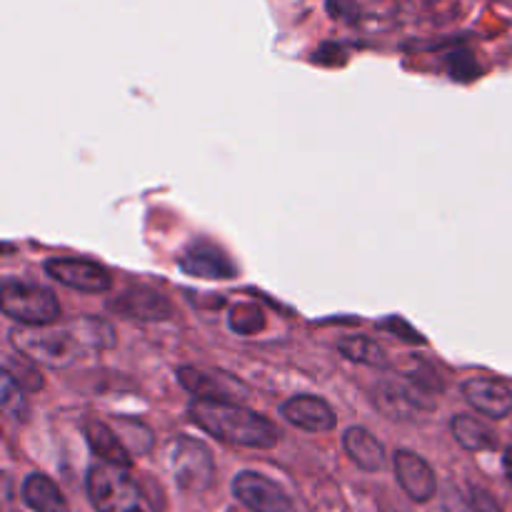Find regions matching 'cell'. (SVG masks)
Listing matches in <instances>:
<instances>
[{
    "mask_svg": "<svg viewBox=\"0 0 512 512\" xmlns=\"http://www.w3.org/2000/svg\"><path fill=\"white\" fill-rule=\"evenodd\" d=\"M10 343L18 353L48 368H68L85 353L110 348L115 343V330L98 318L70 320L63 328L50 325H20L10 333Z\"/></svg>",
    "mask_w": 512,
    "mask_h": 512,
    "instance_id": "1",
    "label": "cell"
},
{
    "mask_svg": "<svg viewBox=\"0 0 512 512\" xmlns=\"http://www.w3.org/2000/svg\"><path fill=\"white\" fill-rule=\"evenodd\" d=\"M190 420L210 438L220 443L235 445V448L268 450L278 445V428L273 420L235 400H203L195 398L188 408Z\"/></svg>",
    "mask_w": 512,
    "mask_h": 512,
    "instance_id": "2",
    "label": "cell"
},
{
    "mask_svg": "<svg viewBox=\"0 0 512 512\" xmlns=\"http://www.w3.org/2000/svg\"><path fill=\"white\" fill-rule=\"evenodd\" d=\"M0 308L20 325H53L60 318V303L50 290L20 280H3Z\"/></svg>",
    "mask_w": 512,
    "mask_h": 512,
    "instance_id": "3",
    "label": "cell"
},
{
    "mask_svg": "<svg viewBox=\"0 0 512 512\" xmlns=\"http://www.w3.org/2000/svg\"><path fill=\"white\" fill-rule=\"evenodd\" d=\"M85 490L95 512H128L138 500V488L128 468L113 463L93 465L85 478Z\"/></svg>",
    "mask_w": 512,
    "mask_h": 512,
    "instance_id": "4",
    "label": "cell"
},
{
    "mask_svg": "<svg viewBox=\"0 0 512 512\" xmlns=\"http://www.w3.org/2000/svg\"><path fill=\"white\" fill-rule=\"evenodd\" d=\"M170 468H173L175 485L185 493H205L213 485L215 463L210 450L200 440L178 438L173 443V455H170Z\"/></svg>",
    "mask_w": 512,
    "mask_h": 512,
    "instance_id": "5",
    "label": "cell"
},
{
    "mask_svg": "<svg viewBox=\"0 0 512 512\" xmlns=\"http://www.w3.org/2000/svg\"><path fill=\"white\" fill-rule=\"evenodd\" d=\"M375 405L388 415L390 420H410L423 410H433V393L420 388L413 380H380L375 385Z\"/></svg>",
    "mask_w": 512,
    "mask_h": 512,
    "instance_id": "6",
    "label": "cell"
},
{
    "mask_svg": "<svg viewBox=\"0 0 512 512\" xmlns=\"http://www.w3.org/2000/svg\"><path fill=\"white\" fill-rule=\"evenodd\" d=\"M45 273L65 288L80 290V293L103 295L113 288V278H110L108 270L98 263H90V260L50 258L45 260Z\"/></svg>",
    "mask_w": 512,
    "mask_h": 512,
    "instance_id": "7",
    "label": "cell"
},
{
    "mask_svg": "<svg viewBox=\"0 0 512 512\" xmlns=\"http://www.w3.org/2000/svg\"><path fill=\"white\" fill-rule=\"evenodd\" d=\"M233 495L250 512H298L290 495L278 483L250 470L235 475Z\"/></svg>",
    "mask_w": 512,
    "mask_h": 512,
    "instance_id": "8",
    "label": "cell"
},
{
    "mask_svg": "<svg viewBox=\"0 0 512 512\" xmlns=\"http://www.w3.org/2000/svg\"><path fill=\"white\" fill-rule=\"evenodd\" d=\"M180 268L190 278L203 280H230L235 278V263L218 248V245L208 243V240H198V243L188 245L185 253L180 255Z\"/></svg>",
    "mask_w": 512,
    "mask_h": 512,
    "instance_id": "9",
    "label": "cell"
},
{
    "mask_svg": "<svg viewBox=\"0 0 512 512\" xmlns=\"http://www.w3.org/2000/svg\"><path fill=\"white\" fill-rule=\"evenodd\" d=\"M395 478H398L405 495L415 503H428L438 493V478H435L433 468L428 465V460H423L413 450L395 453Z\"/></svg>",
    "mask_w": 512,
    "mask_h": 512,
    "instance_id": "10",
    "label": "cell"
},
{
    "mask_svg": "<svg viewBox=\"0 0 512 512\" xmlns=\"http://www.w3.org/2000/svg\"><path fill=\"white\" fill-rule=\"evenodd\" d=\"M280 415L305 433H330L338 425L335 410L315 395H295L280 405Z\"/></svg>",
    "mask_w": 512,
    "mask_h": 512,
    "instance_id": "11",
    "label": "cell"
},
{
    "mask_svg": "<svg viewBox=\"0 0 512 512\" xmlns=\"http://www.w3.org/2000/svg\"><path fill=\"white\" fill-rule=\"evenodd\" d=\"M178 380L188 393H193L195 398L203 400H235L245 398L248 388L243 383H238L235 378L225 373H208V370L198 368H180Z\"/></svg>",
    "mask_w": 512,
    "mask_h": 512,
    "instance_id": "12",
    "label": "cell"
},
{
    "mask_svg": "<svg viewBox=\"0 0 512 512\" xmlns=\"http://www.w3.org/2000/svg\"><path fill=\"white\" fill-rule=\"evenodd\" d=\"M110 310L120 313L123 318L130 320H148V323H155V320H165L173 315V305L165 298L163 293L153 288H128L120 298L110 300Z\"/></svg>",
    "mask_w": 512,
    "mask_h": 512,
    "instance_id": "13",
    "label": "cell"
},
{
    "mask_svg": "<svg viewBox=\"0 0 512 512\" xmlns=\"http://www.w3.org/2000/svg\"><path fill=\"white\" fill-rule=\"evenodd\" d=\"M463 395L480 415L503 420L512 413V390L495 378H470L463 383Z\"/></svg>",
    "mask_w": 512,
    "mask_h": 512,
    "instance_id": "14",
    "label": "cell"
},
{
    "mask_svg": "<svg viewBox=\"0 0 512 512\" xmlns=\"http://www.w3.org/2000/svg\"><path fill=\"white\" fill-rule=\"evenodd\" d=\"M343 445L350 460L365 473H378L385 468V448L370 430L358 428V425L348 428L343 435Z\"/></svg>",
    "mask_w": 512,
    "mask_h": 512,
    "instance_id": "15",
    "label": "cell"
},
{
    "mask_svg": "<svg viewBox=\"0 0 512 512\" xmlns=\"http://www.w3.org/2000/svg\"><path fill=\"white\" fill-rule=\"evenodd\" d=\"M85 440H88L90 450H93L103 463L123 465V468H130V463H133V458H130L133 453L125 448L120 435L115 433L110 425L100 423V420H88V423H85Z\"/></svg>",
    "mask_w": 512,
    "mask_h": 512,
    "instance_id": "16",
    "label": "cell"
},
{
    "mask_svg": "<svg viewBox=\"0 0 512 512\" xmlns=\"http://www.w3.org/2000/svg\"><path fill=\"white\" fill-rule=\"evenodd\" d=\"M23 500L33 512H68L63 493L48 475H28L23 483Z\"/></svg>",
    "mask_w": 512,
    "mask_h": 512,
    "instance_id": "17",
    "label": "cell"
},
{
    "mask_svg": "<svg viewBox=\"0 0 512 512\" xmlns=\"http://www.w3.org/2000/svg\"><path fill=\"white\" fill-rule=\"evenodd\" d=\"M338 350L350 363L370 365V368H385L388 365V353H385L383 345L375 343L373 338H365V335H348V338L340 340Z\"/></svg>",
    "mask_w": 512,
    "mask_h": 512,
    "instance_id": "18",
    "label": "cell"
},
{
    "mask_svg": "<svg viewBox=\"0 0 512 512\" xmlns=\"http://www.w3.org/2000/svg\"><path fill=\"white\" fill-rule=\"evenodd\" d=\"M450 430H453L455 440H458L465 450L480 453V450L495 448L493 430H490L488 425L480 423L478 418H470V415H455L453 423H450Z\"/></svg>",
    "mask_w": 512,
    "mask_h": 512,
    "instance_id": "19",
    "label": "cell"
},
{
    "mask_svg": "<svg viewBox=\"0 0 512 512\" xmlns=\"http://www.w3.org/2000/svg\"><path fill=\"white\" fill-rule=\"evenodd\" d=\"M3 373L10 375V378H13L15 383L25 390V393H38V390H43V385H45L38 363H35V360H30L28 355L18 353V350L3 358Z\"/></svg>",
    "mask_w": 512,
    "mask_h": 512,
    "instance_id": "20",
    "label": "cell"
},
{
    "mask_svg": "<svg viewBox=\"0 0 512 512\" xmlns=\"http://www.w3.org/2000/svg\"><path fill=\"white\" fill-rule=\"evenodd\" d=\"M115 433L120 435L125 448H128L133 455H145L150 453V448H153V433H150L148 425H143L140 420L118 418L115 420Z\"/></svg>",
    "mask_w": 512,
    "mask_h": 512,
    "instance_id": "21",
    "label": "cell"
},
{
    "mask_svg": "<svg viewBox=\"0 0 512 512\" xmlns=\"http://www.w3.org/2000/svg\"><path fill=\"white\" fill-rule=\"evenodd\" d=\"M228 325L233 333L238 335H255L265 328V313L260 305L255 303H240L233 305L228 315Z\"/></svg>",
    "mask_w": 512,
    "mask_h": 512,
    "instance_id": "22",
    "label": "cell"
},
{
    "mask_svg": "<svg viewBox=\"0 0 512 512\" xmlns=\"http://www.w3.org/2000/svg\"><path fill=\"white\" fill-rule=\"evenodd\" d=\"M0 393H3L5 415H10V418H18V420L28 415V400H25V390L5 373H3V388H0Z\"/></svg>",
    "mask_w": 512,
    "mask_h": 512,
    "instance_id": "23",
    "label": "cell"
},
{
    "mask_svg": "<svg viewBox=\"0 0 512 512\" xmlns=\"http://www.w3.org/2000/svg\"><path fill=\"white\" fill-rule=\"evenodd\" d=\"M450 73L455 80H473L480 73V68L470 53H455L450 58Z\"/></svg>",
    "mask_w": 512,
    "mask_h": 512,
    "instance_id": "24",
    "label": "cell"
},
{
    "mask_svg": "<svg viewBox=\"0 0 512 512\" xmlns=\"http://www.w3.org/2000/svg\"><path fill=\"white\" fill-rule=\"evenodd\" d=\"M470 508H473V512H503V508L498 505V500L483 488H473V495H470Z\"/></svg>",
    "mask_w": 512,
    "mask_h": 512,
    "instance_id": "25",
    "label": "cell"
},
{
    "mask_svg": "<svg viewBox=\"0 0 512 512\" xmlns=\"http://www.w3.org/2000/svg\"><path fill=\"white\" fill-rule=\"evenodd\" d=\"M503 465H505V475H508V480L512 483V448L505 450V455H503Z\"/></svg>",
    "mask_w": 512,
    "mask_h": 512,
    "instance_id": "26",
    "label": "cell"
},
{
    "mask_svg": "<svg viewBox=\"0 0 512 512\" xmlns=\"http://www.w3.org/2000/svg\"><path fill=\"white\" fill-rule=\"evenodd\" d=\"M128 512H143V510H140V508H138V505H135V508H130Z\"/></svg>",
    "mask_w": 512,
    "mask_h": 512,
    "instance_id": "27",
    "label": "cell"
}]
</instances>
